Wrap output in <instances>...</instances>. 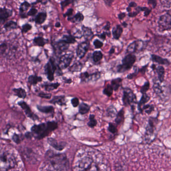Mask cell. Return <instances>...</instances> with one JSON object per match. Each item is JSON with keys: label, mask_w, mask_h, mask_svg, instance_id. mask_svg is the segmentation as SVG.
I'll return each mask as SVG.
<instances>
[{"label": "cell", "mask_w": 171, "mask_h": 171, "mask_svg": "<svg viewBox=\"0 0 171 171\" xmlns=\"http://www.w3.org/2000/svg\"><path fill=\"white\" fill-rule=\"evenodd\" d=\"M45 157L47 161L55 170L67 171L69 170V160L65 154L56 153L52 150H48Z\"/></svg>", "instance_id": "obj_1"}, {"label": "cell", "mask_w": 171, "mask_h": 171, "mask_svg": "<svg viewBox=\"0 0 171 171\" xmlns=\"http://www.w3.org/2000/svg\"><path fill=\"white\" fill-rule=\"evenodd\" d=\"M58 127V124L54 121L34 125L31 129L32 136L36 139L41 140L56 130Z\"/></svg>", "instance_id": "obj_2"}, {"label": "cell", "mask_w": 171, "mask_h": 171, "mask_svg": "<svg viewBox=\"0 0 171 171\" xmlns=\"http://www.w3.org/2000/svg\"><path fill=\"white\" fill-rule=\"evenodd\" d=\"M15 157L7 151H0V171H8L16 165Z\"/></svg>", "instance_id": "obj_3"}, {"label": "cell", "mask_w": 171, "mask_h": 171, "mask_svg": "<svg viewBox=\"0 0 171 171\" xmlns=\"http://www.w3.org/2000/svg\"><path fill=\"white\" fill-rule=\"evenodd\" d=\"M136 56L134 55L129 54L125 57L123 59L122 64L117 67L118 72H124L130 69L136 61Z\"/></svg>", "instance_id": "obj_4"}, {"label": "cell", "mask_w": 171, "mask_h": 171, "mask_svg": "<svg viewBox=\"0 0 171 171\" xmlns=\"http://www.w3.org/2000/svg\"><path fill=\"white\" fill-rule=\"evenodd\" d=\"M123 102L125 106H129L137 102L136 97L132 90L129 88H125L122 98Z\"/></svg>", "instance_id": "obj_5"}, {"label": "cell", "mask_w": 171, "mask_h": 171, "mask_svg": "<svg viewBox=\"0 0 171 171\" xmlns=\"http://www.w3.org/2000/svg\"><path fill=\"white\" fill-rule=\"evenodd\" d=\"M57 70V65L56 64L54 59L51 58L45 66V73L49 81L52 82L54 80V73Z\"/></svg>", "instance_id": "obj_6"}, {"label": "cell", "mask_w": 171, "mask_h": 171, "mask_svg": "<svg viewBox=\"0 0 171 171\" xmlns=\"http://www.w3.org/2000/svg\"><path fill=\"white\" fill-rule=\"evenodd\" d=\"M94 160L90 157H84L79 161L78 167L79 170L82 171L90 170L92 168Z\"/></svg>", "instance_id": "obj_7"}, {"label": "cell", "mask_w": 171, "mask_h": 171, "mask_svg": "<svg viewBox=\"0 0 171 171\" xmlns=\"http://www.w3.org/2000/svg\"><path fill=\"white\" fill-rule=\"evenodd\" d=\"M158 23L160 27L163 30H168L171 29V15L166 14L161 16Z\"/></svg>", "instance_id": "obj_8"}, {"label": "cell", "mask_w": 171, "mask_h": 171, "mask_svg": "<svg viewBox=\"0 0 171 171\" xmlns=\"http://www.w3.org/2000/svg\"><path fill=\"white\" fill-rule=\"evenodd\" d=\"M101 77V73L99 72L89 74L87 72H85L80 74V79L82 82H95Z\"/></svg>", "instance_id": "obj_9"}, {"label": "cell", "mask_w": 171, "mask_h": 171, "mask_svg": "<svg viewBox=\"0 0 171 171\" xmlns=\"http://www.w3.org/2000/svg\"><path fill=\"white\" fill-rule=\"evenodd\" d=\"M73 57L72 54H66L61 56L58 64L59 68L60 69H65L68 68L72 62Z\"/></svg>", "instance_id": "obj_10"}, {"label": "cell", "mask_w": 171, "mask_h": 171, "mask_svg": "<svg viewBox=\"0 0 171 171\" xmlns=\"http://www.w3.org/2000/svg\"><path fill=\"white\" fill-rule=\"evenodd\" d=\"M48 142L51 147L54 148L57 151H62L65 148L66 146V143L65 142H59L54 138H48Z\"/></svg>", "instance_id": "obj_11"}, {"label": "cell", "mask_w": 171, "mask_h": 171, "mask_svg": "<svg viewBox=\"0 0 171 171\" xmlns=\"http://www.w3.org/2000/svg\"><path fill=\"white\" fill-rule=\"evenodd\" d=\"M89 44L88 42H84L79 44L77 49V55L80 59H82L85 55L89 49Z\"/></svg>", "instance_id": "obj_12"}, {"label": "cell", "mask_w": 171, "mask_h": 171, "mask_svg": "<svg viewBox=\"0 0 171 171\" xmlns=\"http://www.w3.org/2000/svg\"><path fill=\"white\" fill-rule=\"evenodd\" d=\"M19 104L20 105L23 109L25 111L27 116H28L29 117H30L31 119H32L33 120H36V119H38V117H37V115H36L32 112V110H31L30 107H28V105L26 102H19Z\"/></svg>", "instance_id": "obj_13"}, {"label": "cell", "mask_w": 171, "mask_h": 171, "mask_svg": "<svg viewBox=\"0 0 171 171\" xmlns=\"http://www.w3.org/2000/svg\"><path fill=\"white\" fill-rule=\"evenodd\" d=\"M12 15V12L6 8L0 9V23H3L7 20Z\"/></svg>", "instance_id": "obj_14"}, {"label": "cell", "mask_w": 171, "mask_h": 171, "mask_svg": "<svg viewBox=\"0 0 171 171\" xmlns=\"http://www.w3.org/2000/svg\"><path fill=\"white\" fill-rule=\"evenodd\" d=\"M83 35L87 41H90L94 37V34L90 28L83 26Z\"/></svg>", "instance_id": "obj_15"}, {"label": "cell", "mask_w": 171, "mask_h": 171, "mask_svg": "<svg viewBox=\"0 0 171 171\" xmlns=\"http://www.w3.org/2000/svg\"><path fill=\"white\" fill-rule=\"evenodd\" d=\"M50 102V103L55 104H57L61 106L66 105L65 97L64 96H62V95L54 97Z\"/></svg>", "instance_id": "obj_16"}, {"label": "cell", "mask_w": 171, "mask_h": 171, "mask_svg": "<svg viewBox=\"0 0 171 171\" xmlns=\"http://www.w3.org/2000/svg\"><path fill=\"white\" fill-rule=\"evenodd\" d=\"M122 33L123 28L119 25H117L113 29L112 33L113 37L116 40L119 39Z\"/></svg>", "instance_id": "obj_17"}, {"label": "cell", "mask_w": 171, "mask_h": 171, "mask_svg": "<svg viewBox=\"0 0 171 171\" xmlns=\"http://www.w3.org/2000/svg\"><path fill=\"white\" fill-rule=\"evenodd\" d=\"M60 85V84L58 82H56L55 83H46L44 84L42 87L43 88H45V89L48 92H51L53 91L54 90L56 89L59 87V86Z\"/></svg>", "instance_id": "obj_18"}, {"label": "cell", "mask_w": 171, "mask_h": 171, "mask_svg": "<svg viewBox=\"0 0 171 171\" xmlns=\"http://www.w3.org/2000/svg\"><path fill=\"white\" fill-rule=\"evenodd\" d=\"M69 47V44L63 41V40L58 42L57 43V48L60 52H63L67 50Z\"/></svg>", "instance_id": "obj_19"}, {"label": "cell", "mask_w": 171, "mask_h": 171, "mask_svg": "<svg viewBox=\"0 0 171 171\" xmlns=\"http://www.w3.org/2000/svg\"><path fill=\"white\" fill-rule=\"evenodd\" d=\"M90 109V107L86 103L82 102L80 105H79V113L82 115H84L88 113Z\"/></svg>", "instance_id": "obj_20"}, {"label": "cell", "mask_w": 171, "mask_h": 171, "mask_svg": "<svg viewBox=\"0 0 171 171\" xmlns=\"http://www.w3.org/2000/svg\"><path fill=\"white\" fill-rule=\"evenodd\" d=\"M37 108L40 112L45 114L54 112L55 110V109L53 106H38Z\"/></svg>", "instance_id": "obj_21"}, {"label": "cell", "mask_w": 171, "mask_h": 171, "mask_svg": "<svg viewBox=\"0 0 171 171\" xmlns=\"http://www.w3.org/2000/svg\"><path fill=\"white\" fill-rule=\"evenodd\" d=\"M140 42L138 41H135L130 44L127 49V52L131 54L137 50Z\"/></svg>", "instance_id": "obj_22"}, {"label": "cell", "mask_w": 171, "mask_h": 171, "mask_svg": "<svg viewBox=\"0 0 171 171\" xmlns=\"http://www.w3.org/2000/svg\"><path fill=\"white\" fill-rule=\"evenodd\" d=\"M124 119V109H121L117 114L115 122L117 124L119 125L122 123Z\"/></svg>", "instance_id": "obj_23"}, {"label": "cell", "mask_w": 171, "mask_h": 171, "mask_svg": "<svg viewBox=\"0 0 171 171\" xmlns=\"http://www.w3.org/2000/svg\"><path fill=\"white\" fill-rule=\"evenodd\" d=\"M47 18V14L46 13L42 12L38 14L35 18V22L37 24H42L45 21Z\"/></svg>", "instance_id": "obj_24"}, {"label": "cell", "mask_w": 171, "mask_h": 171, "mask_svg": "<svg viewBox=\"0 0 171 171\" xmlns=\"http://www.w3.org/2000/svg\"><path fill=\"white\" fill-rule=\"evenodd\" d=\"M122 82V79L121 78H117L113 79L111 82V85L114 91H117L121 87V83Z\"/></svg>", "instance_id": "obj_25"}, {"label": "cell", "mask_w": 171, "mask_h": 171, "mask_svg": "<svg viewBox=\"0 0 171 171\" xmlns=\"http://www.w3.org/2000/svg\"><path fill=\"white\" fill-rule=\"evenodd\" d=\"M152 58L153 61L157 62L158 63H159V64H161L168 65L169 64V62L168 60L164 59L163 58L159 57L157 55H153L152 56Z\"/></svg>", "instance_id": "obj_26"}, {"label": "cell", "mask_w": 171, "mask_h": 171, "mask_svg": "<svg viewBox=\"0 0 171 171\" xmlns=\"http://www.w3.org/2000/svg\"><path fill=\"white\" fill-rule=\"evenodd\" d=\"M84 19V16L82 14L80 13H78L77 14H76L73 18H68V20L73 21L74 23H79L82 22Z\"/></svg>", "instance_id": "obj_27"}, {"label": "cell", "mask_w": 171, "mask_h": 171, "mask_svg": "<svg viewBox=\"0 0 171 171\" xmlns=\"http://www.w3.org/2000/svg\"><path fill=\"white\" fill-rule=\"evenodd\" d=\"M42 81V78L40 76H36V75H31L29 76L28 78V82L31 84H36L38 82H41Z\"/></svg>", "instance_id": "obj_28"}, {"label": "cell", "mask_w": 171, "mask_h": 171, "mask_svg": "<svg viewBox=\"0 0 171 171\" xmlns=\"http://www.w3.org/2000/svg\"><path fill=\"white\" fill-rule=\"evenodd\" d=\"M117 113V110L113 105L110 106L107 109V114L111 117H116Z\"/></svg>", "instance_id": "obj_29"}, {"label": "cell", "mask_w": 171, "mask_h": 171, "mask_svg": "<svg viewBox=\"0 0 171 171\" xmlns=\"http://www.w3.org/2000/svg\"><path fill=\"white\" fill-rule=\"evenodd\" d=\"M83 68V65L80 62H76L71 67L70 71L71 72H79Z\"/></svg>", "instance_id": "obj_30"}, {"label": "cell", "mask_w": 171, "mask_h": 171, "mask_svg": "<svg viewBox=\"0 0 171 171\" xmlns=\"http://www.w3.org/2000/svg\"><path fill=\"white\" fill-rule=\"evenodd\" d=\"M97 124V121L95 119L94 114H90L89 116V122H88V125L91 128L95 127Z\"/></svg>", "instance_id": "obj_31"}, {"label": "cell", "mask_w": 171, "mask_h": 171, "mask_svg": "<svg viewBox=\"0 0 171 171\" xmlns=\"http://www.w3.org/2000/svg\"><path fill=\"white\" fill-rule=\"evenodd\" d=\"M102 53L101 51H96L94 52L93 55V59L95 62H98L103 58Z\"/></svg>", "instance_id": "obj_32"}, {"label": "cell", "mask_w": 171, "mask_h": 171, "mask_svg": "<svg viewBox=\"0 0 171 171\" xmlns=\"http://www.w3.org/2000/svg\"><path fill=\"white\" fill-rule=\"evenodd\" d=\"M34 42L35 44L39 46H44L48 42V41L46 39H44L43 37H41L35 38Z\"/></svg>", "instance_id": "obj_33"}, {"label": "cell", "mask_w": 171, "mask_h": 171, "mask_svg": "<svg viewBox=\"0 0 171 171\" xmlns=\"http://www.w3.org/2000/svg\"><path fill=\"white\" fill-rule=\"evenodd\" d=\"M62 40L69 44H73V43H75L76 41L75 38L73 36L71 35L64 36Z\"/></svg>", "instance_id": "obj_34"}, {"label": "cell", "mask_w": 171, "mask_h": 171, "mask_svg": "<svg viewBox=\"0 0 171 171\" xmlns=\"http://www.w3.org/2000/svg\"><path fill=\"white\" fill-rule=\"evenodd\" d=\"M30 7V5L28 2H24L23 3L21 4L20 8V11L21 15L22 16H23L24 14L25 13V12L28 10V9Z\"/></svg>", "instance_id": "obj_35"}, {"label": "cell", "mask_w": 171, "mask_h": 171, "mask_svg": "<svg viewBox=\"0 0 171 171\" xmlns=\"http://www.w3.org/2000/svg\"><path fill=\"white\" fill-rule=\"evenodd\" d=\"M113 91H114V89L111 85H108L103 90V93L105 95H107V97H111L113 93Z\"/></svg>", "instance_id": "obj_36"}, {"label": "cell", "mask_w": 171, "mask_h": 171, "mask_svg": "<svg viewBox=\"0 0 171 171\" xmlns=\"http://www.w3.org/2000/svg\"><path fill=\"white\" fill-rule=\"evenodd\" d=\"M14 92H15L16 95L20 98H24L26 97V92L25 90L23 89L22 88H18L14 90Z\"/></svg>", "instance_id": "obj_37"}, {"label": "cell", "mask_w": 171, "mask_h": 171, "mask_svg": "<svg viewBox=\"0 0 171 171\" xmlns=\"http://www.w3.org/2000/svg\"><path fill=\"white\" fill-rule=\"evenodd\" d=\"M156 70L158 73L160 80L161 82H163L164 76V68L162 66H159L158 68H156Z\"/></svg>", "instance_id": "obj_38"}, {"label": "cell", "mask_w": 171, "mask_h": 171, "mask_svg": "<svg viewBox=\"0 0 171 171\" xmlns=\"http://www.w3.org/2000/svg\"><path fill=\"white\" fill-rule=\"evenodd\" d=\"M149 100V97H148V95L145 93H143V95H142L141 100L139 104V107L140 109H141L142 106L144 105L145 103H146Z\"/></svg>", "instance_id": "obj_39"}, {"label": "cell", "mask_w": 171, "mask_h": 171, "mask_svg": "<svg viewBox=\"0 0 171 171\" xmlns=\"http://www.w3.org/2000/svg\"><path fill=\"white\" fill-rule=\"evenodd\" d=\"M16 27H17L16 23L13 22V21H10V22H8L4 26L5 28L8 30H9L11 29H15L16 28Z\"/></svg>", "instance_id": "obj_40"}, {"label": "cell", "mask_w": 171, "mask_h": 171, "mask_svg": "<svg viewBox=\"0 0 171 171\" xmlns=\"http://www.w3.org/2000/svg\"><path fill=\"white\" fill-rule=\"evenodd\" d=\"M108 129V130H109V132L113 134H116L118 132L117 127L115 126L114 124L111 123V122L109 123Z\"/></svg>", "instance_id": "obj_41"}, {"label": "cell", "mask_w": 171, "mask_h": 171, "mask_svg": "<svg viewBox=\"0 0 171 171\" xmlns=\"http://www.w3.org/2000/svg\"><path fill=\"white\" fill-rule=\"evenodd\" d=\"M73 2V0H65L64 1L61 2V7H62V10H64L66 7H67L70 4L72 3Z\"/></svg>", "instance_id": "obj_42"}, {"label": "cell", "mask_w": 171, "mask_h": 171, "mask_svg": "<svg viewBox=\"0 0 171 171\" xmlns=\"http://www.w3.org/2000/svg\"><path fill=\"white\" fill-rule=\"evenodd\" d=\"M32 29V26L30 25V24H25V25H24L22 28V32L23 33H27L28 32V31L30 30L31 29Z\"/></svg>", "instance_id": "obj_43"}, {"label": "cell", "mask_w": 171, "mask_h": 171, "mask_svg": "<svg viewBox=\"0 0 171 171\" xmlns=\"http://www.w3.org/2000/svg\"><path fill=\"white\" fill-rule=\"evenodd\" d=\"M94 45L96 48L99 49V48H100L102 47L103 45V43L101 41L97 39V40H95L94 41Z\"/></svg>", "instance_id": "obj_44"}, {"label": "cell", "mask_w": 171, "mask_h": 171, "mask_svg": "<svg viewBox=\"0 0 171 171\" xmlns=\"http://www.w3.org/2000/svg\"><path fill=\"white\" fill-rule=\"evenodd\" d=\"M39 96L42 98L45 99H50L52 97V94L50 93H45L44 92H41L39 94Z\"/></svg>", "instance_id": "obj_45"}, {"label": "cell", "mask_w": 171, "mask_h": 171, "mask_svg": "<svg viewBox=\"0 0 171 171\" xmlns=\"http://www.w3.org/2000/svg\"><path fill=\"white\" fill-rule=\"evenodd\" d=\"M73 36L75 38H81L82 37L83 35V33L80 30H77L75 32H74Z\"/></svg>", "instance_id": "obj_46"}, {"label": "cell", "mask_w": 171, "mask_h": 171, "mask_svg": "<svg viewBox=\"0 0 171 171\" xmlns=\"http://www.w3.org/2000/svg\"><path fill=\"white\" fill-rule=\"evenodd\" d=\"M71 103L72 104L73 107H77L79 104V99L77 97H75L72 99Z\"/></svg>", "instance_id": "obj_47"}, {"label": "cell", "mask_w": 171, "mask_h": 171, "mask_svg": "<svg viewBox=\"0 0 171 171\" xmlns=\"http://www.w3.org/2000/svg\"><path fill=\"white\" fill-rule=\"evenodd\" d=\"M154 107L151 105H146V106H144L143 107V109L145 111L146 113L147 114H150L151 113V112L153 110Z\"/></svg>", "instance_id": "obj_48"}, {"label": "cell", "mask_w": 171, "mask_h": 171, "mask_svg": "<svg viewBox=\"0 0 171 171\" xmlns=\"http://www.w3.org/2000/svg\"><path fill=\"white\" fill-rule=\"evenodd\" d=\"M37 13V9H36L35 8H32L30 10L28 11L27 15H28V16H34L35 15H36Z\"/></svg>", "instance_id": "obj_49"}, {"label": "cell", "mask_w": 171, "mask_h": 171, "mask_svg": "<svg viewBox=\"0 0 171 171\" xmlns=\"http://www.w3.org/2000/svg\"><path fill=\"white\" fill-rule=\"evenodd\" d=\"M141 11H143L145 12V16H147L149 15L150 12H151V10H149V9L147 8H141Z\"/></svg>", "instance_id": "obj_50"}, {"label": "cell", "mask_w": 171, "mask_h": 171, "mask_svg": "<svg viewBox=\"0 0 171 171\" xmlns=\"http://www.w3.org/2000/svg\"><path fill=\"white\" fill-rule=\"evenodd\" d=\"M73 13V10L72 9H69V10L67 11V12L65 14H64V17H70L72 15Z\"/></svg>", "instance_id": "obj_51"}, {"label": "cell", "mask_w": 171, "mask_h": 171, "mask_svg": "<svg viewBox=\"0 0 171 171\" xmlns=\"http://www.w3.org/2000/svg\"><path fill=\"white\" fill-rule=\"evenodd\" d=\"M149 83H146L144 85V86L142 87V89H141V92L142 93H145L148 89V88H149Z\"/></svg>", "instance_id": "obj_52"}, {"label": "cell", "mask_w": 171, "mask_h": 171, "mask_svg": "<svg viewBox=\"0 0 171 171\" xmlns=\"http://www.w3.org/2000/svg\"><path fill=\"white\" fill-rule=\"evenodd\" d=\"M148 4H149L150 5L152 6L153 8H154L155 7H156V4H157L155 0H149L148 1Z\"/></svg>", "instance_id": "obj_53"}, {"label": "cell", "mask_w": 171, "mask_h": 171, "mask_svg": "<svg viewBox=\"0 0 171 171\" xmlns=\"http://www.w3.org/2000/svg\"><path fill=\"white\" fill-rule=\"evenodd\" d=\"M105 3L108 6H111L114 0H103Z\"/></svg>", "instance_id": "obj_54"}, {"label": "cell", "mask_w": 171, "mask_h": 171, "mask_svg": "<svg viewBox=\"0 0 171 171\" xmlns=\"http://www.w3.org/2000/svg\"><path fill=\"white\" fill-rule=\"evenodd\" d=\"M126 14L125 13H122L118 15V18L120 20H122L124 19L125 17H126Z\"/></svg>", "instance_id": "obj_55"}, {"label": "cell", "mask_w": 171, "mask_h": 171, "mask_svg": "<svg viewBox=\"0 0 171 171\" xmlns=\"http://www.w3.org/2000/svg\"><path fill=\"white\" fill-rule=\"evenodd\" d=\"M107 34V33H103V34H100V35H98V36L99 37V38H100L101 39H102V40H105V39H106V34Z\"/></svg>", "instance_id": "obj_56"}, {"label": "cell", "mask_w": 171, "mask_h": 171, "mask_svg": "<svg viewBox=\"0 0 171 171\" xmlns=\"http://www.w3.org/2000/svg\"><path fill=\"white\" fill-rule=\"evenodd\" d=\"M104 29L107 31L110 30V23L109 22H108L107 23L106 26L104 27Z\"/></svg>", "instance_id": "obj_57"}, {"label": "cell", "mask_w": 171, "mask_h": 171, "mask_svg": "<svg viewBox=\"0 0 171 171\" xmlns=\"http://www.w3.org/2000/svg\"><path fill=\"white\" fill-rule=\"evenodd\" d=\"M63 79H64L65 83H68V84H70V83H71L72 82V79H71V78H69V79H68V78H64Z\"/></svg>", "instance_id": "obj_58"}, {"label": "cell", "mask_w": 171, "mask_h": 171, "mask_svg": "<svg viewBox=\"0 0 171 171\" xmlns=\"http://www.w3.org/2000/svg\"><path fill=\"white\" fill-rule=\"evenodd\" d=\"M37 1H38V2H40L43 5H45L48 2V0H37Z\"/></svg>", "instance_id": "obj_59"}, {"label": "cell", "mask_w": 171, "mask_h": 171, "mask_svg": "<svg viewBox=\"0 0 171 171\" xmlns=\"http://www.w3.org/2000/svg\"><path fill=\"white\" fill-rule=\"evenodd\" d=\"M137 6V4H136L134 2H131V3L129 4V7L130 8H132V7H135Z\"/></svg>", "instance_id": "obj_60"}, {"label": "cell", "mask_w": 171, "mask_h": 171, "mask_svg": "<svg viewBox=\"0 0 171 171\" xmlns=\"http://www.w3.org/2000/svg\"><path fill=\"white\" fill-rule=\"evenodd\" d=\"M114 52H115V48H112L111 49V50H110L109 53H110V54H112L114 53Z\"/></svg>", "instance_id": "obj_61"}, {"label": "cell", "mask_w": 171, "mask_h": 171, "mask_svg": "<svg viewBox=\"0 0 171 171\" xmlns=\"http://www.w3.org/2000/svg\"><path fill=\"white\" fill-rule=\"evenodd\" d=\"M56 27L59 28L60 27L61 24L60 22H57L56 23V24L55 25Z\"/></svg>", "instance_id": "obj_62"}, {"label": "cell", "mask_w": 171, "mask_h": 171, "mask_svg": "<svg viewBox=\"0 0 171 171\" xmlns=\"http://www.w3.org/2000/svg\"><path fill=\"white\" fill-rule=\"evenodd\" d=\"M122 25L124 26L125 27H126V26H127V23H126L125 22H124V23H123Z\"/></svg>", "instance_id": "obj_63"}]
</instances>
